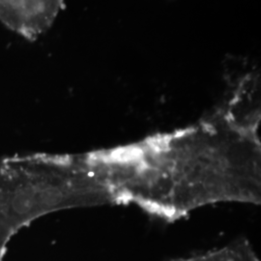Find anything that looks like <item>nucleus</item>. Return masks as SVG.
Returning <instances> with one entry per match:
<instances>
[{
    "instance_id": "f257e3e1",
    "label": "nucleus",
    "mask_w": 261,
    "mask_h": 261,
    "mask_svg": "<svg viewBox=\"0 0 261 261\" xmlns=\"http://www.w3.org/2000/svg\"><path fill=\"white\" fill-rule=\"evenodd\" d=\"M118 202L132 201L174 221L222 201L259 203L260 143L220 112L196 125L110 150Z\"/></svg>"
},
{
    "instance_id": "f03ea898",
    "label": "nucleus",
    "mask_w": 261,
    "mask_h": 261,
    "mask_svg": "<svg viewBox=\"0 0 261 261\" xmlns=\"http://www.w3.org/2000/svg\"><path fill=\"white\" fill-rule=\"evenodd\" d=\"M64 0H0V22L29 42L46 33Z\"/></svg>"
},
{
    "instance_id": "7ed1b4c3",
    "label": "nucleus",
    "mask_w": 261,
    "mask_h": 261,
    "mask_svg": "<svg viewBox=\"0 0 261 261\" xmlns=\"http://www.w3.org/2000/svg\"><path fill=\"white\" fill-rule=\"evenodd\" d=\"M168 261H259L251 244L239 239L224 248L190 257H179Z\"/></svg>"
},
{
    "instance_id": "20e7f679",
    "label": "nucleus",
    "mask_w": 261,
    "mask_h": 261,
    "mask_svg": "<svg viewBox=\"0 0 261 261\" xmlns=\"http://www.w3.org/2000/svg\"><path fill=\"white\" fill-rule=\"evenodd\" d=\"M12 206L19 214H28L32 212L37 206L36 192L32 189L19 190L13 197Z\"/></svg>"
}]
</instances>
